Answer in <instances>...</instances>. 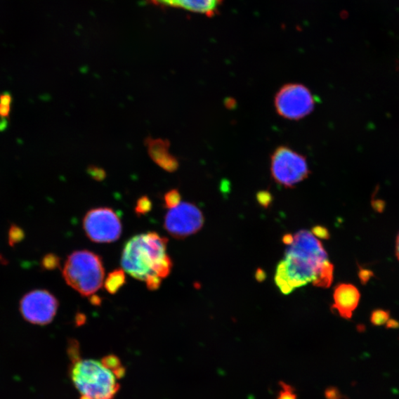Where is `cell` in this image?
I'll use <instances>...</instances> for the list:
<instances>
[{
  "mask_svg": "<svg viewBox=\"0 0 399 399\" xmlns=\"http://www.w3.org/2000/svg\"><path fill=\"white\" fill-rule=\"evenodd\" d=\"M294 237L275 275L277 286L284 294L315 281L329 261L322 244L310 232L299 231Z\"/></svg>",
  "mask_w": 399,
  "mask_h": 399,
  "instance_id": "1",
  "label": "cell"
},
{
  "mask_svg": "<svg viewBox=\"0 0 399 399\" xmlns=\"http://www.w3.org/2000/svg\"><path fill=\"white\" fill-rule=\"evenodd\" d=\"M167 244V238L155 233L134 236L123 249L121 264L124 272L145 282L152 277L166 278L173 267Z\"/></svg>",
  "mask_w": 399,
  "mask_h": 399,
  "instance_id": "2",
  "label": "cell"
},
{
  "mask_svg": "<svg viewBox=\"0 0 399 399\" xmlns=\"http://www.w3.org/2000/svg\"><path fill=\"white\" fill-rule=\"evenodd\" d=\"M71 361L70 379L80 399H113L119 391L117 377L101 362L80 358Z\"/></svg>",
  "mask_w": 399,
  "mask_h": 399,
  "instance_id": "3",
  "label": "cell"
},
{
  "mask_svg": "<svg viewBox=\"0 0 399 399\" xmlns=\"http://www.w3.org/2000/svg\"><path fill=\"white\" fill-rule=\"evenodd\" d=\"M63 277L69 286L82 296H92L104 284L103 261L98 255L87 250L74 251L67 258Z\"/></svg>",
  "mask_w": 399,
  "mask_h": 399,
  "instance_id": "4",
  "label": "cell"
},
{
  "mask_svg": "<svg viewBox=\"0 0 399 399\" xmlns=\"http://www.w3.org/2000/svg\"><path fill=\"white\" fill-rule=\"evenodd\" d=\"M270 174L280 186L292 189L307 179L310 170L304 155L289 147L280 146L270 156Z\"/></svg>",
  "mask_w": 399,
  "mask_h": 399,
  "instance_id": "5",
  "label": "cell"
},
{
  "mask_svg": "<svg viewBox=\"0 0 399 399\" xmlns=\"http://www.w3.org/2000/svg\"><path fill=\"white\" fill-rule=\"evenodd\" d=\"M275 107L282 118L298 121L315 110V100L305 85L291 83L283 85L275 96Z\"/></svg>",
  "mask_w": 399,
  "mask_h": 399,
  "instance_id": "6",
  "label": "cell"
},
{
  "mask_svg": "<svg viewBox=\"0 0 399 399\" xmlns=\"http://www.w3.org/2000/svg\"><path fill=\"white\" fill-rule=\"evenodd\" d=\"M83 228L89 238L99 244L112 243L122 233V223L117 212L109 207L89 210L84 218Z\"/></svg>",
  "mask_w": 399,
  "mask_h": 399,
  "instance_id": "7",
  "label": "cell"
},
{
  "mask_svg": "<svg viewBox=\"0 0 399 399\" xmlns=\"http://www.w3.org/2000/svg\"><path fill=\"white\" fill-rule=\"evenodd\" d=\"M204 221L202 211L195 204L181 202L178 207L169 209L164 225L171 236L184 239L201 230Z\"/></svg>",
  "mask_w": 399,
  "mask_h": 399,
  "instance_id": "8",
  "label": "cell"
},
{
  "mask_svg": "<svg viewBox=\"0 0 399 399\" xmlns=\"http://www.w3.org/2000/svg\"><path fill=\"white\" fill-rule=\"evenodd\" d=\"M58 306V301L51 293L45 290H36L22 298L20 310L28 322L46 325L54 318Z\"/></svg>",
  "mask_w": 399,
  "mask_h": 399,
  "instance_id": "9",
  "label": "cell"
},
{
  "mask_svg": "<svg viewBox=\"0 0 399 399\" xmlns=\"http://www.w3.org/2000/svg\"><path fill=\"white\" fill-rule=\"evenodd\" d=\"M147 1L155 6L180 8L213 18L219 13L224 0H147Z\"/></svg>",
  "mask_w": 399,
  "mask_h": 399,
  "instance_id": "10",
  "label": "cell"
},
{
  "mask_svg": "<svg viewBox=\"0 0 399 399\" xmlns=\"http://www.w3.org/2000/svg\"><path fill=\"white\" fill-rule=\"evenodd\" d=\"M360 298L358 288L351 284L340 283L334 289V304L332 309L336 310L341 318L350 320L353 312L359 306Z\"/></svg>",
  "mask_w": 399,
  "mask_h": 399,
  "instance_id": "11",
  "label": "cell"
},
{
  "mask_svg": "<svg viewBox=\"0 0 399 399\" xmlns=\"http://www.w3.org/2000/svg\"><path fill=\"white\" fill-rule=\"evenodd\" d=\"M151 159L168 173H175L179 168V162L169 152L170 142L166 139L148 137L145 140Z\"/></svg>",
  "mask_w": 399,
  "mask_h": 399,
  "instance_id": "12",
  "label": "cell"
},
{
  "mask_svg": "<svg viewBox=\"0 0 399 399\" xmlns=\"http://www.w3.org/2000/svg\"><path fill=\"white\" fill-rule=\"evenodd\" d=\"M126 277L124 270L117 269L113 270L105 282L106 290L111 294H116L125 284Z\"/></svg>",
  "mask_w": 399,
  "mask_h": 399,
  "instance_id": "13",
  "label": "cell"
},
{
  "mask_svg": "<svg viewBox=\"0 0 399 399\" xmlns=\"http://www.w3.org/2000/svg\"><path fill=\"white\" fill-rule=\"evenodd\" d=\"M334 266L327 261L323 266L321 272L315 281H313V286L322 288L330 287L333 282Z\"/></svg>",
  "mask_w": 399,
  "mask_h": 399,
  "instance_id": "14",
  "label": "cell"
},
{
  "mask_svg": "<svg viewBox=\"0 0 399 399\" xmlns=\"http://www.w3.org/2000/svg\"><path fill=\"white\" fill-rule=\"evenodd\" d=\"M101 362L105 367L110 370L117 379H121L125 376V367L122 364L118 356L115 355H106Z\"/></svg>",
  "mask_w": 399,
  "mask_h": 399,
  "instance_id": "15",
  "label": "cell"
},
{
  "mask_svg": "<svg viewBox=\"0 0 399 399\" xmlns=\"http://www.w3.org/2000/svg\"><path fill=\"white\" fill-rule=\"evenodd\" d=\"M164 207L169 209L178 207L181 203V195L178 189L170 190L164 195Z\"/></svg>",
  "mask_w": 399,
  "mask_h": 399,
  "instance_id": "16",
  "label": "cell"
},
{
  "mask_svg": "<svg viewBox=\"0 0 399 399\" xmlns=\"http://www.w3.org/2000/svg\"><path fill=\"white\" fill-rule=\"evenodd\" d=\"M152 208V202L147 195L141 196L137 201L135 207V212L137 216H141L147 215Z\"/></svg>",
  "mask_w": 399,
  "mask_h": 399,
  "instance_id": "17",
  "label": "cell"
},
{
  "mask_svg": "<svg viewBox=\"0 0 399 399\" xmlns=\"http://www.w3.org/2000/svg\"><path fill=\"white\" fill-rule=\"evenodd\" d=\"M390 319V311L382 309L374 310L372 315H370V322L376 326L384 325L386 324Z\"/></svg>",
  "mask_w": 399,
  "mask_h": 399,
  "instance_id": "18",
  "label": "cell"
},
{
  "mask_svg": "<svg viewBox=\"0 0 399 399\" xmlns=\"http://www.w3.org/2000/svg\"><path fill=\"white\" fill-rule=\"evenodd\" d=\"M87 172L90 177L96 181H103L107 177L106 171L102 167L97 166H89Z\"/></svg>",
  "mask_w": 399,
  "mask_h": 399,
  "instance_id": "19",
  "label": "cell"
},
{
  "mask_svg": "<svg viewBox=\"0 0 399 399\" xmlns=\"http://www.w3.org/2000/svg\"><path fill=\"white\" fill-rule=\"evenodd\" d=\"M256 200H258V202L262 207L267 209L273 203V198L270 192L261 191L256 195Z\"/></svg>",
  "mask_w": 399,
  "mask_h": 399,
  "instance_id": "20",
  "label": "cell"
},
{
  "mask_svg": "<svg viewBox=\"0 0 399 399\" xmlns=\"http://www.w3.org/2000/svg\"><path fill=\"white\" fill-rule=\"evenodd\" d=\"M311 233L313 236L318 237L322 240H329L331 234L326 227L322 225H316L312 228Z\"/></svg>",
  "mask_w": 399,
  "mask_h": 399,
  "instance_id": "21",
  "label": "cell"
},
{
  "mask_svg": "<svg viewBox=\"0 0 399 399\" xmlns=\"http://www.w3.org/2000/svg\"><path fill=\"white\" fill-rule=\"evenodd\" d=\"M282 389L281 390L277 399H296V396L292 390L291 387L287 384H282Z\"/></svg>",
  "mask_w": 399,
  "mask_h": 399,
  "instance_id": "22",
  "label": "cell"
},
{
  "mask_svg": "<svg viewBox=\"0 0 399 399\" xmlns=\"http://www.w3.org/2000/svg\"><path fill=\"white\" fill-rule=\"evenodd\" d=\"M359 278L362 284H366L374 275L372 270L359 266Z\"/></svg>",
  "mask_w": 399,
  "mask_h": 399,
  "instance_id": "23",
  "label": "cell"
},
{
  "mask_svg": "<svg viewBox=\"0 0 399 399\" xmlns=\"http://www.w3.org/2000/svg\"><path fill=\"white\" fill-rule=\"evenodd\" d=\"M11 105H5L0 104V118L8 119L10 116L11 110Z\"/></svg>",
  "mask_w": 399,
  "mask_h": 399,
  "instance_id": "24",
  "label": "cell"
},
{
  "mask_svg": "<svg viewBox=\"0 0 399 399\" xmlns=\"http://www.w3.org/2000/svg\"><path fill=\"white\" fill-rule=\"evenodd\" d=\"M12 103V96L8 93L0 94V104L5 105H11Z\"/></svg>",
  "mask_w": 399,
  "mask_h": 399,
  "instance_id": "25",
  "label": "cell"
},
{
  "mask_svg": "<svg viewBox=\"0 0 399 399\" xmlns=\"http://www.w3.org/2000/svg\"><path fill=\"white\" fill-rule=\"evenodd\" d=\"M255 279L259 282H262L266 279V273L264 270L261 268H259L256 270L255 273Z\"/></svg>",
  "mask_w": 399,
  "mask_h": 399,
  "instance_id": "26",
  "label": "cell"
},
{
  "mask_svg": "<svg viewBox=\"0 0 399 399\" xmlns=\"http://www.w3.org/2000/svg\"><path fill=\"white\" fill-rule=\"evenodd\" d=\"M372 207L377 211L382 212L384 209V202L381 200H373Z\"/></svg>",
  "mask_w": 399,
  "mask_h": 399,
  "instance_id": "27",
  "label": "cell"
},
{
  "mask_svg": "<svg viewBox=\"0 0 399 399\" xmlns=\"http://www.w3.org/2000/svg\"><path fill=\"white\" fill-rule=\"evenodd\" d=\"M294 237L291 234L284 235L282 237V243L287 246H291L294 243Z\"/></svg>",
  "mask_w": 399,
  "mask_h": 399,
  "instance_id": "28",
  "label": "cell"
},
{
  "mask_svg": "<svg viewBox=\"0 0 399 399\" xmlns=\"http://www.w3.org/2000/svg\"><path fill=\"white\" fill-rule=\"evenodd\" d=\"M386 324L388 329H396L399 327V322L394 320L390 319Z\"/></svg>",
  "mask_w": 399,
  "mask_h": 399,
  "instance_id": "29",
  "label": "cell"
},
{
  "mask_svg": "<svg viewBox=\"0 0 399 399\" xmlns=\"http://www.w3.org/2000/svg\"><path fill=\"white\" fill-rule=\"evenodd\" d=\"M395 255L396 258L399 261V233L397 235L396 244H395Z\"/></svg>",
  "mask_w": 399,
  "mask_h": 399,
  "instance_id": "30",
  "label": "cell"
}]
</instances>
